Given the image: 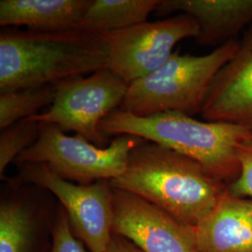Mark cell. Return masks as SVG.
Returning a JSON list of instances; mask_svg holds the SVG:
<instances>
[{"mask_svg": "<svg viewBox=\"0 0 252 252\" xmlns=\"http://www.w3.org/2000/svg\"><path fill=\"white\" fill-rule=\"evenodd\" d=\"M201 115L204 121L240 126L252 134V26L212 81Z\"/></svg>", "mask_w": 252, "mask_h": 252, "instance_id": "30bf717a", "label": "cell"}, {"mask_svg": "<svg viewBox=\"0 0 252 252\" xmlns=\"http://www.w3.org/2000/svg\"><path fill=\"white\" fill-rule=\"evenodd\" d=\"M100 130L106 136L134 135L162 145L201 163L228 185L240 172L238 148L252 138L243 127L202 122L177 111L138 117L118 108L102 121Z\"/></svg>", "mask_w": 252, "mask_h": 252, "instance_id": "3957f363", "label": "cell"}, {"mask_svg": "<svg viewBox=\"0 0 252 252\" xmlns=\"http://www.w3.org/2000/svg\"><path fill=\"white\" fill-rule=\"evenodd\" d=\"M52 233L51 252H87L83 243L74 234L69 218L63 207L57 212Z\"/></svg>", "mask_w": 252, "mask_h": 252, "instance_id": "ac0fdd59", "label": "cell"}, {"mask_svg": "<svg viewBox=\"0 0 252 252\" xmlns=\"http://www.w3.org/2000/svg\"><path fill=\"white\" fill-rule=\"evenodd\" d=\"M161 0H92L77 29L109 34L148 22Z\"/></svg>", "mask_w": 252, "mask_h": 252, "instance_id": "9a60e30c", "label": "cell"}, {"mask_svg": "<svg viewBox=\"0 0 252 252\" xmlns=\"http://www.w3.org/2000/svg\"><path fill=\"white\" fill-rule=\"evenodd\" d=\"M142 140L134 135H118L102 148L81 135H66L58 126L40 123L36 142L15 162L43 163L63 180L79 184L112 181L126 171L130 153Z\"/></svg>", "mask_w": 252, "mask_h": 252, "instance_id": "5b68a950", "label": "cell"}, {"mask_svg": "<svg viewBox=\"0 0 252 252\" xmlns=\"http://www.w3.org/2000/svg\"><path fill=\"white\" fill-rule=\"evenodd\" d=\"M56 93L55 84L28 87L0 93V129L38 114L50 107Z\"/></svg>", "mask_w": 252, "mask_h": 252, "instance_id": "2e32d148", "label": "cell"}, {"mask_svg": "<svg viewBox=\"0 0 252 252\" xmlns=\"http://www.w3.org/2000/svg\"><path fill=\"white\" fill-rule=\"evenodd\" d=\"M40 123L31 118L19 121L14 125L1 130L0 134V175L6 171L8 165L34 144L39 135Z\"/></svg>", "mask_w": 252, "mask_h": 252, "instance_id": "e0dca14e", "label": "cell"}, {"mask_svg": "<svg viewBox=\"0 0 252 252\" xmlns=\"http://www.w3.org/2000/svg\"><path fill=\"white\" fill-rule=\"evenodd\" d=\"M92 0H1L0 26L36 31L77 29Z\"/></svg>", "mask_w": 252, "mask_h": 252, "instance_id": "4fadbf2b", "label": "cell"}, {"mask_svg": "<svg viewBox=\"0 0 252 252\" xmlns=\"http://www.w3.org/2000/svg\"><path fill=\"white\" fill-rule=\"evenodd\" d=\"M110 183L193 228L210 214L229 188L198 162L145 139L130 153L126 171Z\"/></svg>", "mask_w": 252, "mask_h": 252, "instance_id": "6da1fadb", "label": "cell"}, {"mask_svg": "<svg viewBox=\"0 0 252 252\" xmlns=\"http://www.w3.org/2000/svg\"><path fill=\"white\" fill-rule=\"evenodd\" d=\"M106 252H143L129 239L120 234H112Z\"/></svg>", "mask_w": 252, "mask_h": 252, "instance_id": "ffe728a7", "label": "cell"}, {"mask_svg": "<svg viewBox=\"0 0 252 252\" xmlns=\"http://www.w3.org/2000/svg\"><path fill=\"white\" fill-rule=\"evenodd\" d=\"M238 46L233 39L205 55L174 53L154 72L128 85L120 109L138 117L169 111L201 114L212 81Z\"/></svg>", "mask_w": 252, "mask_h": 252, "instance_id": "277c9868", "label": "cell"}, {"mask_svg": "<svg viewBox=\"0 0 252 252\" xmlns=\"http://www.w3.org/2000/svg\"><path fill=\"white\" fill-rule=\"evenodd\" d=\"M39 214L33 201L22 194L2 196L0 252H36Z\"/></svg>", "mask_w": 252, "mask_h": 252, "instance_id": "5bb4252c", "label": "cell"}, {"mask_svg": "<svg viewBox=\"0 0 252 252\" xmlns=\"http://www.w3.org/2000/svg\"><path fill=\"white\" fill-rule=\"evenodd\" d=\"M238 161L240 172L229 184V190L236 196L252 199V138L238 148Z\"/></svg>", "mask_w": 252, "mask_h": 252, "instance_id": "d6986e66", "label": "cell"}, {"mask_svg": "<svg viewBox=\"0 0 252 252\" xmlns=\"http://www.w3.org/2000/svg\"><path fill=\"white\" fill-rule=\"evenodd\" d=\"M113 233L142 252H199L193 227L144 199L113 187Z\"/></svg>", "mask_w": 252, "mask_h": 252, "instance_id": "9c48e42d", "label": "cell"}, {"mask_svg": "<svg viewBox=\"0 0 252 252\" xmlns=\"http://www.w3.org/2000/svg\"><path fill=\"white\" fill-rule=\"evenodd\" d=\"M26 182L50 190L61 202L73 232L90 252H106L113 234V187L108 180L75 184L43 163L19 164Z\"/></svg>", "mask_w": 252, "mask_h": 252, "instance_id": "52a82bcc", "label": "cell"}, {"mask_svg": "<svg viewBox=\"0 0 252 252\" xmlns=\"http://www.w3.org/2000/svg\"><path fill=\"white\" fill-rule=\"evenodd\" d=\"M108 34L4 30L0 35V93L56 84L108 68Z\"/></svg>", "mask_w": 252, "mask_h": 252, "instance_id": "7a4b0ae2", "label": "cell"}, {"mask_svg": "<svg viewBox=\"0 0 252 252\" xmlns=\"http://www.w3.org/2000/svg\"><path fill=\"white\" fill-rule=\"evenodd\" d=\"M199 32L194 19L178 14L109 33L108 68L129 85L162 66L175 46L185 38H196Z\"/></svg>", "mask_w": 252, "mask_h": 252, "instance_id": "ba28073f", "label": "cell"}, {"mask_svg": "<svg viewBox=\"0 0 252 252\" xmlns=\"http://www.w3.org/2000/svg\"><path fill=\"white\" fill-rule=\"evenodd\" d=\"M56 93L49 108L31 119L74 131L98 147H108L100 130L102 121L121 108L128 84L108 68L86 77H76L55 84Z\"/></svg>", "mask_w": 252, "mask_h": 252, "instance_id": "8992f818", "label": "cell"}, {"mask_svg": "<svg viewBox=\"0 0 252 252\" xmlns=\"http://www.w3.org/2000/svg\"><path fill=\"white\" fill-rule=\"evenodd\" d=\"M156 14H187L198 24L201 45L223 44L252 26V0H161Z\"/></svg>", "mask_w": 252, "mask_h": 252, "instance_id": "8fae6325", "label": "cell"}, {"mask_svg": "<svg viewBox=\"0 0 252 252\" xmlns=\"http://www.w3.org/2000/svg\"><path fill=\"white\" fill-rule=\"evenodd\" d=\"M194 231L199 252H252V199L228 188Z\"/></svg>", "mask_w": 252, "mask_h": 252, "instance_id": "7c38bea8", "label": "cell"}]
</instances>
